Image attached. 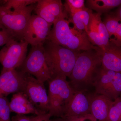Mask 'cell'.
<instances>
[{"label":"cell","mask_w":121,"mask_h":121,"mask_svg":"<svg viewBox=\"0 0 121 121\" xmlns=\"http://www.w3.org/2000/svg\"><path fill=\"white\" fill-rule=\"evenodd\" d=\"M102 67L99 54L94 49L80 52L69 78L74 91L94 92V84Z\"/></svg>","instance_id":"6da1fadb"},{"label":"cell","mask_w":121,"mask_h":121,"mask_svg":"<svg viewBox=\"0 0 121 121\" xmlns=\"http://www.w3.org/2000/svg\"><path fill=\"white\" fill-rule=\"evenodd\" d=\"M70 23L66 17L56 21L47 40L78 52L94 49L95 46L91 43L86 33L72 28Z\"/></svg>","instance_id":"7a4b0ae2"},{"label":"cell","mask_w":121,"mask_h":121,"mask_svg":"<svg viewBox=\"0 0 121 121\" xmlns=\"http://www.w3.org/2000/svg\"><path fill=\"white\" fill-rule=\"evenodd\" d=\"M43 47L51 79L57 77L69 78L80 52L72 51L48 40L44 44Z\"/></svg>","instance_id":"3957f363"},{"label":"cell","mask_w":121,"mask_h":121,"mask_svg":"<svg viewBox=\"0 0 121 121\" xmlns=\"http://www.w3.org/2000/svg\"><path fill=\"white\" fill-rule=\"evenodd\" d=\"M35 4L16 10L0 4V29L7 31L17 41L24 40L25 30Z\"/></svg>","instance_id":"277c9868"},{"label":"cell","mask_w":121,"mask_h":121,"mask_svg":"<svg viewBox=\"0 0 121 121\" xmlns=\"http://www.w3.org/2000/svg\"><path fill=\"white\" fill-rule=\"evenodd\" d=\"M66 78L57 77L48 81V113L51 117L62 118L66 107L74 95L75 91Z\"/></svg>","instance_id":"5b68a950"},{"label":"cell","mask_w":121,"mask_h":121,"mask_svg":"<svg viewBox=\"0 0 121 121\" xmlns=\"http://www.w3.org/2000/svg\"><path fill=\"white\" fill-rule=\"evenodd\" d=\"M19 68L20 71L35 76L41 82L44 83L51 79L43 45L32 46L27 56Z\"/></svg>","instance_id":"8992f818"},{"label":"cell","mask_w":121,"mask_h":121,"mask_svg":"<svg viewBox=\"0 0 121 121\" xmlns=\"http://www.w3.org/2000/svg\"><path fill=\"white\" fill-rule=\"evenodd\" d=\"M28 43L24 40L13 39L0 51V63L2 69H16L20 66L27 56Z\"/></svg>","instance_id":"52a82bcc"},{"label":"cell","mask_w":121,"mask_h":121,"mask_svg":"<svg viewBox=\"0 0 121 121\" xmlns=\"http://www.w3.org/2000/svg\"><path fill=\"white\" fill-rule=\"evenodd\" d=\"M25 78L26 86L24 93L41 114L48 113V95L44 83L29 74L25 73Z\"/></svg>","instance_id":"ba28073f"},{"label":"cell","mask_w":121,"mask_h":121,"mask_svg":"<svg viewBox=\"0 0 121 121\" xmlns=\"http://www.w3.org/2000/svg\"><path fill=\"white\" fill-rule=\"evenodd\" d=\"M52 25L37 15H32L25 30L23 39L32 46L43 45Z\"/></svg>","instance_id":"9c48e42d"},{"label":"cell","mask_w":121,"mask_h":121,"mask_svg":"<svg viewBox=\"0 0 121 121\" xmlns=\"http://www.w3.org/2000/svg\"><path fill=\"white\" fill-rule=\"evenodd\" d=\"M25 75V73L16 69H2L0 74V96L24 93L26 86Z\"/></svg>","instance_id":"30bf717a"},{"label":"cell","mask_w":121,"mask_h":121,"mask_svg":"<svg viewBox=\"0 0 121 121\" xmlns=\"http://www.w3.org/2000/svg\"><path fill=\"white\" fill-rule=\"evenodd\" d=\"M34 11L51 25L60 18L68 17L60 0H38Z\"/></svg>","instance_id":"8fae6325"},{"label":"cell","mask_w":121,"mask_h":121,"mask_svg":"<svg viewBox=\"0 0 121 121\" xmlns=\"http://www.w3.org/2000/svg\"><path fill=\"white\" fill-rule=\"evenodd\" d=\"M101 13H93V17L86 34L93 45L104 49L109 45V34L104 22L102 20Z\"/></svg>","instance_id":"7c38bea8"},{"label":"cell","mask_w":121,"mask_h":121,"mask_svg":"<svg viewBox=\"0 0 121 121\" xmlns=\"http://www.w3.org/2000/svg\"><path fill=\"white\" fill-rule=\"evenodd\" d=\"M92 92L75 91L72 98L66 107L62 118L91 114V94Z\"/></svg>","instance_id":"4fadbf2b"},{"label":"cell","mask_w":121,"mask_h":121,"mask_svg":"<svg viewBox=\"0 0 121 121\" xmlns=\"http://www.w3.org/2000/svg\"><path fill=\"white\" fill-rule=\"evenodd\" d=\"M94 50L99 54L102 67L121 73V47L110 43L104 49L95 46Z\"/></svg>","instance_id":"5bb4252c"},{"label":"cell","mask_w":121,"mask_h":121,"mask_svg":"<svg viewBox=\"0 0 121 121\" xmlns=\"http://www.w3.org/2000/svg\"><path fill=\"white\" fill-rule=\"evenodd\" d=\"M113 101L106 96L92 92L91 94V114L97 121H107Z\"/></svg>","instance_id":"9a60e30c"},{"label":"cell","mask_w":121,"mask_h":121,"mask_svg":"<svg viewBox=\"0 0 121 121\" xmlns=\"http://www.w3.org/2000/svg\"><path fill=\"white\" fill-rule=\"evenodd\" d=\"M9 105L11 112L17 114L25 115L32 114L35 115L41 114L23 92L14 94Z\"/></svg>","instance_id":"2e32d148"},{"label":"cell","mask_w":121,"mask_h":121,"mask_svg":"<svg viewBox=\"0 0 121 121\" xmlns=\"http://www.w3.org/2000/svg\"><path fill=\"white\" fill-rule=\"evenodd\" d=\"M117 72L102 67L94 84V92L105 95L110 88Z\"/></svg>","instance_id":"e0dca14e"},{"label":"cell","mask_w":121,"mask_h":121,"mask_svg":"<svg viewBox=\"0 0 121 121\" xmlns=\"http://www.w3.org/2000/svg\"><path fill=\"white\" fill-rule=\"evenodd\" d=\"M93 13L91 9L86 7L80 11L70 15V19L68 20L70 23H73L74 28L80 32L86 33Z\"/></svg>","instance_id":"ac0fdd59"},{"label":"cell","mask_w":121,"mask_h":121,"mask_svg":"<svg viewBox=\"0 0 121 121\" xmlns=\"http://www.w3.org/2000/svg\"><path fill=\"white\" fill-rule=\"evenodd\" d=\"M110 43L121 47V21L116 15H107L104 20Z\"/></svg>","instance_id":"d6986e66"},{"label":"cell","mask_w":121,"mask_h":121,"mask_svg":"<svg viewBox=\"0 0 121 121\" xmlns=\"http://www.w3.org/2000/svg\"><path fill=\"white\" fill-rule=\"evenodd\" d=\"M86 4L89 8L102 14L120 6L121 0H87Z\"/></svg>","instance_id":"ffe728a7"},{"label":"cell","mask_w":121,"mask_h":121,"mask_svg":"<svg viewBox=\"0 0 121 121\" xmlns=\"http://www.w3.org/2000/svg\"><path fill=\"white\" fill-rule=\"evenodd\" d=\"M121 95V73L117 72L111 86L105 95L114 101Z\"/></svg>","instance_id":"44dd1931"},{"label":"cell","mask_w":121,"mask_h":121,"mask_svg":"<svg viewBox=\"0 0 121 121\" xmlns=\"http://www.w3.org/2000/svg\"><path fill=\"white\" fill-rule=\"evenodd\" d=\"M84 0H66L64 5V11L69 15L73 14L86 8Z\"/></svg>","instance_id":"7402d4cb"},{"label":"cell","mask_w":121,"mask_h":121,"mask_svg":"<svg viewBox=\"0 0 121 121\" xmlns=\"http://www.w3.org/2000/svg\"><path fill=\"white\" fill-rule=\"evenodd\" d=\"M9 102L5 96H0V121H11Z\"/></svg>","instance_id":"603a6c76"},{"label":"cell","mask_w":121,"mask_h":121,"mask_svg":"<svg viewBox=\"0 0 121 121\" xmlns=\"http://www.w3.org/2000/svg\"><path fill=\"white\" fill-rule=\"evenodd\" d=\"M38 0H8L4 1L3 6L7 8L16 10L36 4Z\"/></svg>","instance_id":"cb8c5ba5"},{"label":"cell","mask_w":121,"mask_h":121,"mask_svg":"<svg viewBox=\"0 0 121 121\" xmlns=\"http://www.w3.org/2000/svg\"><path fill=\"white\" fill-rule=\"evenodd\" d=\"M107 121H121V112L113 103L109 111Z\"/></svg>","instance_id":"d4e9b609"},{"label":"cell","mask_w":121,"mask_h":121,"mask_svg":"<svg viewBox=\"0 0 121 121\" xmlns=\"http://www.w3.org/2000/svg\"><path fill=\"white\" fill-rule=\"evenodd\" d=\"M64 121H97L91 114L76 117H64Z\"/></svg>","instance_id":"484cf974"},{"label":"cell","mask_w":121,"mask_h":121,"mask_svg":"<svg viewBox=\"0 0 121 121\" xmlns=\"http://www.w3.org/2000/svg\"><path fill=\"white\" fill-rule=\"evenodd\" d=\"M13 39H14L7 31L0 30V47L5 45Z\"/></svg>","instance_id":"4316f807"},{"label":"cell","mask_w":121,"mask_h":121,"mask_svg":"<svg viewBox=\"0 0 121 121\" xmlns=\"http://www.w3.org/2000/svg\"><path fill=\"white\" fill-rule=\"evenodd\" d=\"M35 116L29 117L25 115L17 114L12 117L11 121H34Z\"/></svg>","instance_id":"83f0119b"},{"label":"cell","mask_w":121,"mask_h":121,"mask_svg":"<svg viewBox=\"0 0 121 121\" xmlns=\"http://www.w3.org/2000/svg\"><path fill=\"white\" fill-rule=\"evenodd\" d=\"M51 117L49 113L35 115L34 121H50Z\"/></svg>","instance_id":"f1b7e54d"},{"label":"cell","mask_w":121,"mask_h":121,"mask_svg":"<svg viewBox=\"0 0 121 121\" xmlns=\"http://www.w3.org/2000/svg\"><path fill=\"white\" fill-rule=\"evenodd\" d=\"M113 103L119 109L121 113V95L116 99H115Z\"/></svg>","instance_id":"f546056e"},{"label":"cell","mask_w":121,"mask_h":121,"mask_svg":"<svg viewBox=\"0 0 121 121\" xmlns=\"http://www.w3.org/2000/svg\"><path fill=\"white\" fill-rule=\"evenodd\" d=\"M115 15L121 21V5L118 9Z\"/></svg>","instance_id":"4dcf8cb0"},{"label":"cell","mask_w":121,"mask_h":121,"mask_svg":"<svg viewBox=\"0 0 121 121\" xmlns=\"http://www.w3.org/2000/svg\"><path fill=\"white\" fill-rule=\"evenodd\" d=\"M50 121H64L62 118L57 117L54 119H51Z\"/></svg>","instance_id":"1f68e13d"}]
</instances>
